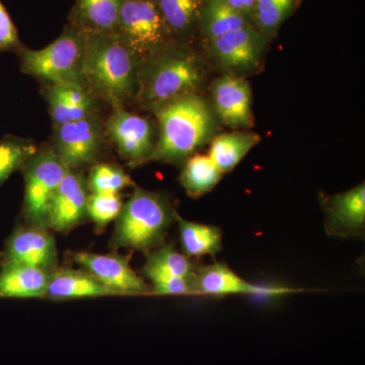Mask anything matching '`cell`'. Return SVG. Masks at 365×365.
Returning a JSON list of instances; mask_svg holds the SVG:
<instances>
[{
    "label": "cell",
    "mask_w": 365,
    "mask_h": 365,
    "mask_svg": "<svg viewBox=\"0 0 365 365\" xmlns=\"http://www.w3.org/2000/svg\"><path fill=\"white\" fill-rule=\"evenodd\" d=\"M45 97L56 127L90 117L95 108L93 96L83 86H49Z\"/></svg>",
    "instance_id": "17"
},
{
    "label": "cell",
    "mask_w": 365,
    "mask_h": 365,
    "mask_svg": "<svg viewBox=\"0 0 365 365\" xmlns=\"http://www.w3.org/2000/svg\"><path fill=\"white\" fill-rule=\"evenodd\" d=\"M210 43L216 58L223 66L232 69H249L258 64L265 43V35L250 25Z\"/></svg>",
    "instance_id": "16"
},
{
    "label": "cell",
    "mask_w": 365,
    "mask_h": 365,
    "mask_svg": "<svg viewBox=\"0 0 365 365\" xmlns=\"http://www.w3.org/2000/svg\"><path fill=\"white\" fill-rule=\"evenodd\" d=\"M123 203L120 194L90 193L86 204V213L95 223L98 232H104L110 223L117 220Z\"/></svg>",
    "instance_id": "30"
},
{
    "label": "cell",
    "mask_w": 365,
    "mask_h": 365,
    "mask_svg": "<svg viewBox=\"0 0 365 365\" xmlns=\"http://www.w3.org/2000/svg\"><path fill=\"white\" fill-rule=\"evenodd\" d=\"M37 151L33 143L14 137H7L0 141V185L14 172L23 169Z\"/></svg>",
    "instance_id": "28"
},
{
    "label": "cell",
    "mask_w": 365,
    "mask_h": 365,
    "mask_svg": "<svg viewBox=\"0 0 365 365\" xmlns=\"http://www.w3.org/2000/svg\"><path fill=\"white\" fill-rule=\"evenodd\" d=\"M85 33L69 24L59 38L40 50L21 49V71L49 86H83Z\"/></svg>",
    "instance_id": "5"
},
{
    "label": "cell",
    "mask_w": 365,
    "mask_h": 365,
    "mask_svg": "<svg viewBox=\"0 0 365 365\" xmlns=\"http://www.w3.org/2000/svg\"><path fill=\"white\" fill-rule=\"evenodd\" d=\"M110 138L120 155L130 165L150 162L155 150V137L150 122L146 118L115 108L107 124Z\"/></svg>",
    "instance_id": "9"
},
{
    "label": "cell",
    "mask_w": 365,
    "mask_h": 365,
    "mask_svg": "<svg viewBox=\"0 0 365 365\" xmlns=\"http://www.w3.org/2000/svg\"><path fill=\"white\" fill-rule=\"evenodd\" d=\"M138 60L117 34H85L83 83L114 108L136 95Z\"/></svg>",
    "instance_id": "1"
},
{
    "label": "cell",
    "mask_w": 365,
    "mask_h": 365,
    "mask_svg": "<svg viewBox=\"0 0 365 365\" xmlns=\"http://www.w3.org/2000/svg\"><path fill=\"white\" fill-rule=\"evenodd\" d=\"M24 215L28 225L48 228L53 199L69 169L54 150L37 151L25 167Z\"/></svg>",
    "instance_id": "7"
},
{
    "label": "cell",
    "mask_w": 365,
    "mask_h": 365,
    "mask_svg": "<svg viewBox=\"0 0 365 365\" xmlns=\"http://www.w3.org/2000/svg\"><path fill=\"white\" fill-rule=\"evenodd\" d=\"M205 0H155L170 34L188 31L197 19Z\"/></svg>",
    "instance_id": "26"
},
{
    "label": "cell",
    "mask_w": 365,
    "mask_h": 365,
    "mask_svg": "<svg viewBox=\"0 0 365 365\" xmlns=\"http://www.w3.org/2000/svg\"><path fill=\"white\" fill-rule=\"evenodd\" d=\"M297 0H256L253 18L264 35H272L292 14Z\"/></svg>",
    "instance_id": "29"
},
{
    "label": "cell",
    "mask_w": 365,
    "mask_h": 365,
    "mask_svg": "<svg viewBox=\"0 0 365 365\" xmlns=\"http://www.w3.org/2000/svg\"><path fill=\"white\" fill-rule=\"evenodd\" d=\"M115 34L139 63L167 48L170 36L155 0H124Z\"/></svg>",
    "instance_id": "6"
},
{
    "label": "cell",
    "mask_w": 365,
    "mask_h": 365,
    "mask_svg": "<svg viewBox=\"0 0 365 365\" xmlns=\"http://www.w3.org/2000/svg\"><path fill=\"white\" fill-rule=\"evenodd\" d=\"M222 1L248 18L253 16L256 0H222Z\"/></svg>",
    "instance_id": "33"
},
{
    "label": "cell",
    "mask_w": 365,
    "mask_h": 365,
    "mask_svg": "<svg viewBox=\"0 0 365 365\" xmlns=\"http://www.w3.org/2000/svg\"><path fill=\"white\" fill-rule=\"evenodd\" d=\"M176 215L167 197L135 188L117 217L113 248L150 253L163 246Z\"/></svg>",
    "instance_id": "3"
},
{
    "label": "cell",
    "mask_w": 365,
    "mask_h": 365,
    "mask_svg": "<svg viewBox=\"0 0 365 365\" xmlns=\"http://www.w3.org/2000/svg\"><path fill=\"white\" fill-rule=\"evenodd\" d=\"M144 276L151 282V292L158 295L197 294L195 279L177 277L155 269L143 268Z\"/></svg>",
    "instance_id": "31"
},
{
    "label": "cell",
    "mask_w": 365,
    "mask_h": 365,
    "mask_svg": "<svg viewBox=\"0 0 365 365\" xmlns=\"http://www.w3.org/2000/svg\"><path fill=\"white\" fill-rule=\"evenodd\" d=\"M138 71L136 96L144 105L155 109L184 96L195 93L202 81L198 60L191 53L167 48Z\"/></svg>",
    "instance_id": "4"
},
{
    "label": "cell",
    "mask_w": 365,
    "mask_h": 365,
    "mask_svg": "<svg viewBox=\"0 0 365 365\" xmlns=\"http://www.w3.org/2000/svg\"><path fill=\"white\" fill-rule=\"evenodd\" d=\"M51 272L18 262L4 261L0 270V297L34 299L47 294Z\"/></svg>",
    "instance_id": "18"
},
{
    "label": "cell",
    "mask_w": 365,
    "mask_h": 365,
    "mask_svg": "<svg viewBox=\"0 0 365 365\" xmlns=\"http://www.w3.org/2000/svg\"><path fill=\"white\" fill-rule=\"evenodd\" d=\"M153 111L160 134L150 160L182 162L201 148L212 132L210 108L196 93L158 106Z\"/></svg>",
    "instance_id": "2"
},
{
    "label": "cell",
    "mask_w": 365,
    "mask_h": 365,
    "mask_svg": "<svg viewBox=\"0 0 365 365\" xmlns=\"http://www.w3.org/2000/svg\"><path fill=\"white\" fill-rule=\"evenodd\" d=\"M212 97L223 123L234 128H248L253 125L252 91L246 79L222 76L212 86Z\"/></svg>",
    "instance_id": "14"
},
{
    "label": "cell",
    "mask_w": 365,
    "mask_h": 365,
    "mask_svg": "<svg viewBox=\"0 0 365 365\" xmlns=\"http://www.w3.org/2000/svg\"><path fill=\"white\" fill-rule=\"evenodd\" d=\"M197 294L207 297L225 295H284L299 292L294 288L264 287L242 279L225 263H213L199 267L195 276Z\"/></svg>",
    "instance_id": "13"
},
{
    "label": "cell",
    "mask_w": 365,
    "mask_h": 365,
    "mask_svg": "<svg viewBox=\"0 0 365 365\" xmlns=\"http://www.w3.org/2000/svg\"><path fill=\"white\" fill-rule=\"evenodd\" d=\"M199 20L210 42L251 25L248 16L227 6L222 0H205Z\"/></svg>",
    "instance_id": "23"
},
{
    "label": "cell",
    "mask_w": 365,
    "mask_h": 365,
    "mask_svg": "<svg viewBox=\"0 0 365 365\" xmlns=\"http://www.w3.org/2000/svg\"><path fill=\"white\" fill-rule=\"evenodd\" d=\"M18 48H20L18 30L0 0V50L6 51Z\"/></svg>",
    "instance_id": "32"
},
{
    "label": "cell",
    "mask_w": 365,
    "mask_h": 365,
    "mask_svg": "<svg viewBox=\"0 0 365 365\" xmlns=\"http://www.w3.org/2000/svg\"><path fill=\"white\" fill-rule=\"evenodd\" d=\"M261 136L254 132L235 131L216 136L208 155L223 175L232 170L260 143Z\"/></svg>",
    "instance_id": "21"
},
{
    "label": "cell",
    "mask_w": 365,
    "mask_h": 365,
    "mask_svg": "<svg viewBox=\"0 0 365 365\" xmlns=\"http://www.w3.org/2000/svg\"><path fill=\"white\" fill-rule=\"evenodd\" d=\"M223 174L208 155H195L185 165L180 181L191 197H201L215 188Z\"/></svg>",
    "instance_id": "24"
},
{
    "label": "cell",
    "mask_w": 365,
    "mask_h": 365,
    "mask_svg": "<svg viewBox=\"0 0 365 365\" xmlns=\"http://www.w3.org/2000/svg\"><path fill=\"white\" fill-rule=\"evenodd\" d=\"M148 255V261L143 268L155 269L186 279H195L198 266L173 245H163Z\"/></svg>",
    "instance_id": "25"
},
{
    "label": "cell",
    "mask_w": 365,
    "mask_h": 365,
    "mask_svg": "<svg viewBox=\"0 0 365 365\" xmlns=\"http://www.w3.org/2000/svg\"><path fill=\"white\" fill-rule=\"evenodd\" d=\"M88 182L90 193L120 194L134 186L133 180L123 169L111 163H98L91 170Z\"/></svg>",
    "instance_id": "27"
},
{
    "label": "cell",
    "mask_w": 365,
    "mask_h": 365,
    "mask_svg": "<svg viewBox=\"0 0 365 365\" xmlns=\"http://www.w3.org/2000/svg\"><path fill=\"white\" fill-rule=\"evenodd\" d=\"M180 241L184 254L189 258L215 257L222 249V232L215 225L188 222L176 215Z\"/></svg>",
    "instance_id": "22"
},
{
    "label": "cell",
    "mask_w": 365,
    "mask_h": 365,
    "mask_svg": "<svg viewBox=\"0 0 365 365\" xmlns=\"http://www.w3.org/2000/svg\"><path fill=\"white\" fill-rule=\"evenodd\" d=\"M124 0H76L71 25L85 34L116 33Z\"/></svg>",
    "instance_id": "19"
},
{
    "label": "cell",
    "mask_w": 365,
    "mask_h": 365,
    "mask_svg": "<svg viewBox=\"0 0 365 365\" xmlns=\"http://www.w3.org/2000/svg\"><path fill=\"white\" fill-rule=\"evenodd\" d=\"M101 141L100 124L91 115L57 126L53 150L69 170H74L97 160Z\"/></svg>",
    "instance_id": "10"
},
{
    "label": "cell",
    "mask_w": 365,
    "mask_h": 365,
    "mask_svg": "<svg viewBox=\"0 0 365 365\" xmlns=\"http://www.w3.org/2000/svg\"><path fill=\"white\" fill-rule=\"evenodd\" d=\"M113 295L98 279L85 270L55 269L50 275L46 297L64 300Z\"/></svg>",
    "instance_id": "20"
},
{
    "label": "cell",
    "mask_w": 365,
    "mask_h": 365,
    "mask_svg": "<svg viewBox=\"0 0 365 365\" xmlns=\"http://www.w3.org/2000/svg\"><path fill=\"white\" fill-rule=\"evenodd\" d=\"M326 230L329 235L355 237L365 228V187L364 182L327 202Z\"/></svg>",
    "instance_id": "15"
},
{
    "label": "cell",
    "mask_w": 365,
    "mask_h": 365,
    "mask_svg": "<svg viewBox=\"0 0 365 365\" xmlns=\"http://www.w3.org/2000/svg\"><path fill=\"white\" fill-rule=\"evenodd\" d=\"M57 248L48 228L23 227L16 228L7 240L4 261L18 262L52 272L56 269Z\"/></svg>",
    "instance_id": "11"
},
{
    "label": "cell",
    "mask_w": 365,
    "mask_h": 365,
    "mask_svg": "<svg viewBox=\"0 0 365 365\" xmlns=\"http://www.w3.org/2000/svg\"><path fill=\"white\" fill-rule=\"evenodd\" d=\"M73 261L100 281L112 294L139 295L150 294L143 277L131 268L129 257L119 254H96L78 252Z\"/></svg>",
    "instance_id": "8"
},
{
    "label": "cell",
    "mask_w": 365,
    "mask_h": 365,
    "mask_svg": "<svg viewBox=\"0 0 365 365\" xmlns=\"http://www.w3.org/2000/svg\"><path fill=\"white\" fill-rule=\"evenodd\" d=\"M88 182L78 173L69 170L53 199L48 228L66 234L81 225L88 217Z\"/></svg>",
    "instance_id": "12"
}]
</instances>
